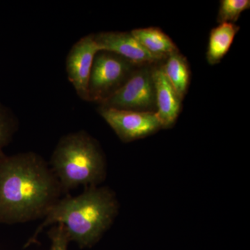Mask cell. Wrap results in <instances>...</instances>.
Wrapping results in <instances>:
<instances>
[{
    "instance_id": "cell-5",
    "label": "cell",
    "mask_w": 250,
    "mask_h": 250,
    "mask_svg": "<svg viewBox=\"0 0 250 250\" xmlns=\"http://www.w3.org/2000/svg\"><path fill=\"white\" fill-rule=\"evenodd\" d=\"M153 67L142 65L135 70L119 89L100 104V106L136 111L156 112Z\"/></svg>"
},
{
    "instance_id": "cell-11",
    "label": "cell",
    "mask_w": 250,
    "mask_h": 250,
    "mask_svg": "<svg viewBox=\"0 0 250 250\" xmlns=\"http://www.w3.org/2000/svg\"><path fill=\"white\" fill-rule=\"evenodd\" d=\"M240 27L233 23H222L210 33L207 58L208 63L215 65L221 62L231 48Z\"/></svg>"
},
{
    "instance_id": "cell-13",
    "label": "cell",
    "mask_w": 250,
    "mask_h": 250,
    "mask_svg": "<svg viewBox=\"0 0 250 250\" xmlns=\"http://www.w3.org/2000/svg\"><path fill=\"white\" fill-rule=\"evenodd\" d=\"M19 122L12 110L0 103V152L12 141Z\"/></svg>"
},
{
    "instance_id": "cell-3",
    "label": "cell",
    "mask_w": 250,
    "mask_h": 250,
    "mask_svg": "<svg viewBox=\"0 0 250 250\" xmlns=\"http://www.w3.org/2000/svg\"><path fill=\"white\" fill-rule=\"evenodd\" d=\"M49 165L62 192L82 186L98 187L106 175L103 149L98 141L85 131L62 136L54 148Z\"/></svg>"
},
{
    "instance_id": "cell-12",
    "label": "cell",
    "mask_w": 250,
    "mask_h": 250,
    "mask_svg": "<svg viewBox=\"0 0 250 250\" xmlns=\"http://www.w3.org/2000/svg\"><path fill=\"white\" fill-rule=\"evenodd\" d=\"M167 80L183 100L190 83V72L187 59L179 52L169 55L165 65H162Z\"/></svg>"
},
{
    "instance_id": "cell-4",
    "label": "cell",
    "mask_w": 250,
    "mask_h": 250,
    "mask_svg": "<svg viewBox=\"0 0 250 250\" xmlns=\"http://www.w3.org/2000/svg\"><path fill=\"white\" fill-rule=\"evenodd\" d=\"M135 66L134 63L116 54L99 51L90 72L89 102L101 104L109 98L129 79Z\"/></svg>"
},
{
    "instance_id": "cell-2",
    "label": "cell",
    "mask_w": 250,
    "mask_h": 250,
    "mask_svg": "<svg viewBox=\"0 0 250 250\" xmlns=\"http://www.w3.org/2000/svg\"><path fill=\"white\" fill-rule=\"evenodd\" d=\"M118 212V200L109 188H85L77 196L59 199L24 248L36 243L42 230L54 224L63 226L69 241L75 242L81 249L91 248L111 227Z\"/></svg>"
},
{
    "instance_id": "cell-9",
    "label": "cell",
    "mask_w": 250,
    "mask_h": 250,
    "mask_svg": "<svg viewBox=\"0 0 250 250\" xmlns=\"http://www.w3.org/2000/svg\"><path fill=\"white\" fill-rule=\"evenodd\" d=\"M152 76L155 88L156 113L163 129H168L178 118L182 100L167 80L163 66L153 67Z\"/></svg>"
},
{
    "instance_id": "cell-14",
    "label": "cell",
    "mask_w": 250,
    "mask_h": 250,
    "mask_svg": "<svg viewBox=\"0 0 250 250\" xmlns=\"http://www.w3.org/2000/svg\"><path fill=\"white\" fill-rule=\"evenodd\" d=\"M250 7V0H222L219 8L217 22L219 24H235L242 13L249 9Z\"/></svg>"
},
{
    "instance_id": "cell-7",
    "label": "cell",
    "mask_w": 250,
    "mask_h": 250,
    "mask_svg": "<svg viewBox=\"0 0 250 250\" xmlns=\"http://www.w3.org/2000/svg\"><path fill=\"white\" fill-rule=\"evenodd\" d=\"M99 52L94 34L83 36L67 54L65 67L67 78L80 99L89 102L88 83L94 59Z\"/></svg>"
},
{
    "instance_id": "cell-15",
    "label": "cell",
    "mask_w": 250,
    "mask_h": 250,
    "mask_svg": "<svg viewBox=\"0 0 250 250\" xmlns=\"http://www.w3.org/2000/svg\"><path fill=\"white\" fill-rule=\"evenodd\" d=\"M48 236L51 241L49 250H67L70 241L65 229L62 225H55L51 229Z\"/></svg>"
},
{
    "instance_id": "cell-1",
    "label": "cell",
    "mask_w": 250,
    "mask_h": 250,
    "mask_svg": "<svg viewBox=\"0 0 250 250\" xmlns=\"http://www.w3.org/2000/svg\"><path fill=\"white\" fill-rule=\"evenodd\" d=\"M62 194L48 163L35 152H0V223L44 218Z\"/></svg>"
},
{
    "instance_id": "cell-8",
    "label": "cell",
    "mask_w": 250,
    "mask_h": 250,
    "mask_svg": "<svg viewBox=\"0 0 250 250\" xmlns=\"http://www.w3.org/2000/svg\"><path fill=\"white\" fill-rule=\"evenodd\" d=\"M99 51L116 54L136 65H151L164 60L149 53L131 32L104 31L94 34Z\"/></svg>"
},
{
    "instance_id": "cell-10",
    "label": "cell",
    "mask_w": 250,
    "mask_h": 250,
    "mask_svg": "<svg viewBox=\"0 0 250 250\" xmlns=\"http://www.w3.org/2000/svg\"><path fill=\"white\" fill-rule=\"evenodd\" d=\"M131 34L146 50L156 57L166 59L170 54L179 52L170 36L159 28L136 29L131 31Z\"/></svg>"
},
{
    "instance_id": "cell-6",
    "label": "cell",
    "mask_w": 250,
    "mask_h": 250,
    "mask_svg": "<svg viewBox=\"0 0 250 250\" xmlns=\"http://www.w3.org/2000/svg\"><path fill=\"white\" fill-rule=\"evenodd\" d=\"M98 113L123 143L143 139L163 129L156 112L99 106Z\"/></svg>"
}]
</instances>
